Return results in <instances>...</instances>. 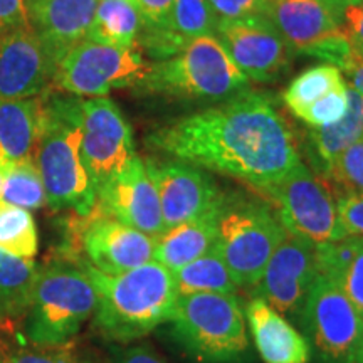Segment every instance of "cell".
Segmentation results:
<instances>
[{"instance_id":"1","label":"cell","mask_w":363,"mask_h":363,"mask_svg":"<svg viewBox=\"0 0 363 363\" xmlns=\"http://www.w3.org/2000/svg\"><path fill=\"white\" fill-rule=\"evenodd\" d=\"M177 160L233 177L264 192L301 162L291 126L272 96L244 91L148 136Z\"/></svg>"},{"instance_id":"2","label":"cell","mask_w":363,"mask_h":363,"mask_svg":"<svg viewBox=\"0 0 363 363\" xmlns=\"http://www.w3.org/2000/svg\"><path fill=\"white\" fill-rule=\"evenodd\" d=\"M83 267L98 293L94 326L101 337L130 343L169 321L177 299L174 276L157 261L116 276Z\"/></svg>"},{"instance_id":"3","label":"cell","mask_w":363,"mask_h":363,"mask_svg":"<svg viewBox=\"0 0 363 363\" xmlns=\"http://www.w3.org/2000/svg\"><path fill=\"white\" fill-rule=\"evenodd\" d=\"M33 160L43 179L45 201L54 211L88 216L96 192L81 157V101L43 99V115Z\"/></svg>"},{"instance_id":"4","label":"cell","mask_w":363,"mask_h":363,"mask_svg":"<svg viewBox=\"0 0 363 363\" xmlns=\"http://www.w3.org/2000/svg\"><path fill=\"white\" fill-rule=\"evenodd\" d=\"M288 235L274 208L259 199L222 194L216 212V240L219 254L239 289L252 291L272 252Z\"/></svg>"},{"instance_id":"5","label":"cell","mask_w":363,"mask_h":363,"mask_svg":"<svg viewBox=\"0 0 363 363\" xmlns=\"http://www.w3.org/2000/svg\"><path fill=\"white\" fill-rule=\"evenodd\" d=\"M96 305V288L84 267L51 262L38 271L24 315V337L40 347H65L94 315Z\"/></svg>"},{"instance_id":"6","label":"cell","mask_w":363,"mask_h":363,"mask_svg":"<svg viewBox=\"0 0 363 363\" xmlns=\"http://www.w3.org/2000/svg\"><path fill=\"white\" fill-rule=\"evenodd\" d=\"M169 323L177 343L202 363H238L249 353L246 318L230 294L177 296Z\"/></svg>"},{"instance_id":"7","label":"cell","mask_w":363,"mask_h":363,"mask_svg":"<svg viewBox=\"0 0 363 363\" xmlns=\"http://www.w3.org/2000/svg\"><path fill=\"white\" fill-rule=\"evenodd\" d=\"M247 83L220 40L203 35L189 40L174 57L152 65L140 86L167 96L220 101L247 91Z\"/></svg>"},{"instance_id":"8","label":"cell","mask_w":363,"mask_h":363,"mask_svg":"<svg viewBox=\"0 0 363 363\" xmlns=\"http://www.w3.org/2000/svg\"><path fill=\"white\" fill-rule=\"evenodd\" d=\"M261 195L269 201L288 234L316 246L345 238L338 222V197L325 177L313 174L303 162Z\"/></svg>"},{"instance_id":"9","label":"cell","mask_w":363,"mask_h":363,"mask_svg":"<svg viewBox=\"0 0 363 363\" xmlns=\"http://www.w3.org/2000/svg\"><path fill=\"white\" fill-rule=\"evenodd\" d=\"M150 69L140 48H113L84 39L57 62L52 84L74 96L104 98L113 89L140 86Z\"/></svg>"},{"instance_id":"10","label":"cell","mask_w":363,"mask_h":363,"mask_svg":"<svg viewBox=\"0 0 363 363\" xmlns=\"http://www.w3.org/2000/svg\"><path fill=\"white\" fill-rule=\"evenodd\" d=\"M301 326L320 363H353L360 340L362 313L337 283L316 274L303 306Z\"/></svg>"},{"instance_id":"11","label":"cell","mask_w":363,"mask_h":363,"mask_svg":"<svg viewBox=\"0 0 363 363\" xmlns=\"http://www.w3.org/2000/svg\"><path fill=\"white\" fill-rule=\"evenodd\" d=\"M342 16L320 0H267L266 17L291 51L345 69L355 54L343 30Z\"/></svg>"},{"instance_id":"12","label":"cell","mask_w":363,"mask_h":363,"mask_svg":"<svg viewBox=\"0 0 363 363\" xmlns=\"http://www.w3.org/2000/svg\"><path fill=\"white\" fill-rule=\"evenodd\" d=\"M136 155L133 131L108 98L81 101V157L94 192L120 174Z\"/></svg>"},{"instance_id":"13","label":"cell","mask_w":363,"mask_h":363,"mask_svg":"<svg viewBox=\"0 0 363 363\" xmlns=\"http://www.w3.org/2000/svg\"><path fill=\"white\" fill-rule=\"evenodd\" d=\"M216 38L247 79L274 81L291 65V48L266 16L217 19Z\"/></svg>"},{"instance_id":"14","label":"cell","mask_w":363,"mask_h":363,"mask_svg":"<svg viewBox=\"0 0 363 363\" xmlns=\"http://www.w3.org/2000/svg\"><path fill=\"white\" fill-rule=\"evenodd\" d=\"M316 274V244L288 234L272 252L252 294L298 323Z\"/></svg>"},{"instance_id":"15","label":"cell","mask_w":363,"mask_h":363,"mask_svg":"<svg viewBox=\"0 0 363 363\" xmlns=\"http://www.w3.org/2000/svg\"><path fill=\"white\" fill-rule=\"evenodd\" d=\"M143 163L157 189L165 230L199 219L219 206L222 192L201 167L177 158H148Z\"/></svg>"},{"instance_id":"16","label":"cell","mask_w":363,"mask_h":363,"mask_svg":"<svg viewBox=\"0 0 363 363\" xmlns=\"http://www.w3.org/2000/svg\"><path fill=\"white\" fill-rule=\"evenodd\" d=\"M81 217L84 220L78 238L88 266L103 274L116 276L153 261L155 238L101 214L96 207Z\"/></svg>"},{"instance_id":"17","label":"cell","mask_w":363,"mask_h":363,"mask_svg":"<svg viewBox=\"0 0 363 363\" xmlns=\"http://www.w3.org/2000/svg\"><path fill=\"white\" fill-rule=\"evenodd\" d=\"M94 207L150 238L165 233L157 189L138 155L98 190Z\"/></svg>"},{"instance_id":"18","label":"cell","mask_w":363,"mask_h":363,"mask_svg":"<svg viewBox=\"0 0 363 363\" xmlns=\"http://www.w3.org/2000/svg\"><path fill=\"white\" fill-rule=\"evenodd\" d=\"M54 69L30 27L0 30V99L39 96L52 83Z\"/></svg>"},{"instance_id":"19","label":"cell","mask_w":363,"mask_h":363,"mask_svg":"<svg viewBox=\"0 0 363 363\" xmlns=\"http://www.w3.org/2000/svg\"><path fill=\"white\" fill-rule=\"evenodd\" d=\"M99 0H26L27 22L54 66L86 39Z\"/></svg>"},{"instance_id":"20","label":"cell","mask_w":363,"mask_h":363,"mask_svg":"<svg viewBox=\"0 0 363 363\" xmlns=\"http://www.w3.org/2000/svg\"><path fill=\"white\" fill-rule=\"evenodd\" d=\"M247 325L264 363H308L310 345L294 326L261 298L246 306Z\"/></svg>"},{"instance_id":"21","label":"cell","mask_w":363,"mask_h":363,"mask_svg":"<svg viewBox=\"0 0 363 363\" xmlns=\"http://www.w3.org/2000/svg\"><path fill=\"white\" fill-rule=\"evenodd\" d=\"M43 98L0 99V160L17 163L33 158L38 142Z\"/></svg>"},{"instance_id":"22","label":"cell","mask_w":363,"mask_h":363,"mask_svg":"<svg viewBox=\"0 0 363 363\" xmlns=\"http://www.w3.org/2000/svg\"><path fill=\"white\" fill-rule=\"evenodd\" d=\"M217 207L199 219L167 229L155 239L153 261L174 272L208 252L216 240Z\"/></svg>"},{"instance_id":"23","label":"cell","mask_w":363,"mask_h":363,"mask_svg":"<svg viewBox=\"0 0 363 363\" xmlns=\"http://www.w3.org/2000/svg\"><path fill=\"white\" fill-rule=\"evenodd\" d=\"M316 269L337 283L363 313V238H343L316 246Z\"/></svg>"},{"instance_id":"24","label":"cell","mask_w":363,"mask_h":363,"mask_svg":"<svg viewBox=\"0 0 363 363\" xmlns=\"http://www.w3.org/2000/svg\"><path fill=\"white\" fill-rule=\"evenodd\" d=\"M363 136V94L348 86V111L337 123L311 128L308 133L316 167L321 172V177L328 175V172L337 160L340 153H343L350 145L358 142Z\"/></svg>"},{"instance_id":"25","label":"cell","mask_w":363,"mask_h":363,"mask_svg":"<svg viewBox=\"0 0 363 363\" xmlns=\"http://www.w3.org/2000/svg\"><path fill=\"white\" fill-rule=\"evenodd\" d=\"M142 13L136 0H99L86 39L113 48H138Z\"/></svg>"},{"instance_id":"26","label":"cell","mask_w":363,"mask_h":363,"mask_svg":"<svg viewBox=\"0 0 363 363\" xmlns=\"http://www.w3.org/2000/svg\"><path fill=\"white\" fill-rule=\"evenodd\" d=\"M38 271L34 259H24L0 249V323L26 315Z\"/></svg>"},{"instance_id":"27","label":"cell","mask_w":363,"mask_h":363,"mask_svg":"<svg viewBox=\"0 0 363 363\" xmlns=\"http://www.w3.org/2000/svg\"><path fill=\"white\" fill-rule=\"evenodd\" d=\"M177 296H187L197 293L230 294L235 296L239 291L238 284L230 274L229 267L214 249L203 254L180 269L172 272Z\"/></svg>"},{"instance_id":"28","label":"cell","mask_w":363,"mask_h":363,"mask_svg":"<svg viewBox=\"0 0 363 363\" xmlns=\"http://www.w3.org/2000/svg\"><path fill=\"white\" fill-rule=\"evenodd\" d=\"M347 88L342 69L333 65H320L306 69L291 81L283 94V101L294 116H299L313 103L331 91Z\"/></svg>"},{"instance_id":"29","label":"cell","mask_w":363,"mask_h":363,"mask_svg":"<svg viewBox=\"0 0 363 363\" xmlns=\"http://www.w3.org/2000/svg\"><path fill=\"white\" fill-rule=\"evenodd\" d=\"M0 202L26 211H35L48 203L43 179L33 158L13 163L9 169L0 192Z\"/></svg>"},{"instance_id":"30","label":"cell","mask_w":363,"mask_h":363,"mask_svg":"<svg viewBox=\"0 0 363 363\" xmlns=\"http://www.w3.org/2000/svg\"><path fill=\"white\" fill-rule=\"evenodd\" d=\"M0 249L24 259H34L39 238L29 211L0 202Z\"/></svg>"},{"instance_id":"31","label":"cell","mask_w":363,"mask_h":363,"mask_svg":"<svg viewBox=\"0 0 363 363\" xmlns=\"http://www.w3.org/2000/svg\"><path fill=\"white\" fill-rule=\"evenodd\" d=\"M217 19L207 0H174L170 30L187 40L216 35Z\"/></svg>"},{"instance_id":"32","label":"cell","mask_w":363,"mask_h":363,"mask_svg":"<svg viewBox=\"0 0 363 363\" xmlns=\"http://www.w3.org/2000/svg\"><path fill=\"white\" fill-rule=\"evenodd\" d=\"M65 347H40L27 338L21 343L0 338V363H86Z\"/></svg>"},{"instance_id":"33","label":"cell","mask_w":363,"mask_h":363,"mask_svg":"<svg viewBox=\"0 0 363 363\" xmlns=\"http://www.w3.org/2000/svg\"><path fill=\"white\" fill-rule=\"evenodd\" d=\"M326 179H331L342 187L343 194H363V136L340 153Z\"/></svg>"},{"instance_id":"34","label":"cell","mask_w":363,"mask_h":363,"mask_svg":"<svg viewBox=\"0 0 363 363\" xmlns=\"http://www.w3.org/2000/svg\"><path fill=\"white\" fill-rule=\"evenodd\" d=\"M348 111V84L347 88L331 91L306 108L298 118L310 128H321L337 123Z\"/></svg>"},{"instance_id":"35","label":"cell","mask_w":363,"mask_h":363,"mask_svg":"<svg viewBox=\"0 0 363 363\" xmlns=\"http://www.w3.org/2000/svg\"><path fill=\"white\" fill-rule=\"evenodd\" d=\"M337 211L345 238H363V194H340Z\"/></svg>"},{"instance_id":"36","label":"cell","mask_w":363,"mask_h":363,"mask_svg":"<svg viewBox=\"0 0 363 363\" xmlns=\"http://www.w3.org/2000/svg\"><path fill=\"white\" fill-rule=\"evenodd\" d=\"M219 19L266 16L267 0H207Z\"/></svg>"},{"instance_id":"37","label":"cell","mask_w":363,"mask_h":363,"mask_svg":"<svg viewBox=\"0 0 363 363\" xmlns=\"http://www.w3.org/2000/svg\"><path fill=\"white\" fill-rule=\"evenodd\" d=\"M147 29H169L174 0H136Z\"/></svg>"},{"instance_id":"38","label":"cell","mask_w":363,"mask_h":363,"mask_svg":"<svg viewBox=\"0 0 363 363\" xmlns=\"http://www.w3.org/2000/svg\"><path fill=\"white\" fill-rule=\"evenodd\" d=\"M29 27L26 0H0V30Z\"/></svg>"},{"instance_id":"39","label":"cell","mask_w":363,"mask_h":363,"mask_svg":"<svg viewBox=\"0 0 363 363\" xmlns=\"http://www.w3.org/2000/svg\"><path fill=\"white\" fill-rule=\"evenodd\" d=\"M342 26L352 48H363V4L343 9Z\"/></svg>"},{"instance_id":"40","label":"cell","mask_w":363,"mask_h":363,"mask_svg":"<svg viewBox=\"0 0 363 363\" xmlns=\"http://www.w3.org/2000/svg\"><path fill=\"white\" fill-rule=\"evenodd\" d=\"M118 363H163L148 347H133L121 352Z\"/></svg>"},{"instance_id":"41","label":"cell","mask_w":363,"mask_h":363,"mask_svg":"<svg viewBox=\"0 0 363 363\" xmlns=\"http://www.w3.org/2000/svg\"><path fill=\"white\" fill-rule=\"evenodd\" d=\"M345 71L348 72V76H350V83H352V88L357 89L358 93L363 94V62L358 61L355 57L353 61L345 67Z\"/></svg>"},{"instance_id":"42","label":"cell","mask_w":363,"mask_h":363,"mask_svg":"<svg viewBox=\"0 0 363 363\" xmlns=\"http://www.w3.org/2000/svg\"><path fill=\"white\" fill-rule=\"evenodd\" d=\"M353 363H363V313H362V328H360V340H358V347L355 353V360Z\"/></svg>"},{"instance_id":"43","label":"cell","mask_w":363,"mask_h":363,"mask_svg":"<svg viewBox=\"0 0 363 363\" xmlns=\"http://www.w3.org/2000/svg\"><path fill=\"white\" fill-rule=\"evenodd\" d=\"M13 165V163H9V162H4L0 160V192H2V185H4V180H6V175L7 172L11 167Z\"/></svg>"},{"instance_id":"44","label":"cell","mask_w":363,"mask_h":363,"mask_svg":"<svg viewBox=\"0 0 363 363\" xmlns=\"http://www.w3.org/2000/svg\"><path fill=\"white\" fill-rule=\"evenodd\" d=\"M320 2H323V4H326V6H330L331 9H335V11L343 13L345 7L342 6V2H340V0H320Z\"/></svg>"},{"instance_id":"45","label":"cell","mask_w":363,"mask_h":363,"mask_svg":"<svg viewBox=\"0 0 363 363\" xmlns=\"http://www.w3.org/2000/svg\"><path fill=\"white\" fill-rule=\"evenodd\" d=\"M353 54H355L358 61L363 62V48H353Z\"/></svg>"},{"instance_id":"46","label":"cell","mask_w":363,"mask_h":363,"mask_svg":"<svg viewBox=\"0 0 363 363\" xmlns=\"http://www.w3.org/2000/svg\"><path fill=\"white\" fill-rule=\"evenodd\" d=\"M343 7L347 6H355V4H363V0H340Z\"/></svg>"}]
</instances>
